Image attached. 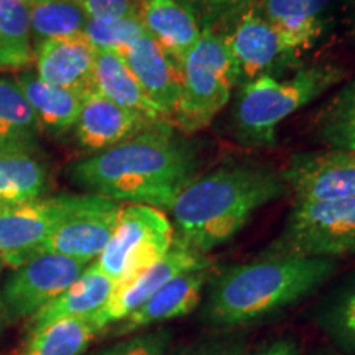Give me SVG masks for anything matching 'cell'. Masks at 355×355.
I'll use <instances>...</instances> for the list:
<instances>
[{"label": "cell", "mask_w": 355, "mask_h": 355, "mask_svg": "<svg viewBox=\"0 0 355 355\" xmlns=\"http://www.w3.org/2000/svg\"><path fill=\"white\" fill-rule=\"evenodd\" d=\"M198 168V152L186 135L162 121L121 145L74 163L69 176L97 196L165 212L196 180Z\"/></svg>", "instance_id": "cell-1"}, {"label": "cell", "mask_w": 355, "mask_h": 355, "mask_svg": "<svg viewBox=\"0 0 355 355\" xmlns=\"http://www.w3.org/2000/svg\"><path fill=\"white\" fill-rule=\"evenodd\" d=\"M282 173L261 165L222 166L196 178L173 204L175 241L201 255L229 242L266 204L285 196Z\"/></svg>", "instance_id": "cell-2"}, {"label": "cell", "mask_w": 355, "mask_h": 355, "mask_svg": "<svg viewBox=\"0 0 355 355\" xmlns=\"http://www.w3.org/2000/svg\"><path fill=\"white\" fill-rule=\"evenodd\" d=\"M336 270L331 259L270 254L227 266L207 285L202 321L217 329L255 322L308 298Z\"/></svg>", "instance_id": "cell-3"}, {"label": "cell", "mask_w": 355, "mask_h": 355, "mask_svg": "<svg viewBox=\"0 0 355 355\" xmlns=\"http://www.w3.org/2000/svg\"><path fill=\"white\" fill-rule=\"evenodd\" d=\"M347 76V69L332 63L301 66L290 78L261 76L239 87L232 110L237 140L248 146H273L277 128L291 114L326 94Z\"/></svg>", "instance_id": "cell-4"}, {"label": "cell", "mask_w": 355, "mask_h": 355, "mask_svg": "<svg viewBox=\"0 0 355 355\" xmlns=\"http://www.w3.org/2000/svg\"><path fill=\"white\" fill-rule=\"evenodd\" d=\"M239 87V69L225 33L202 30L181 64V94L171 123L183 135L206 128Z\"/></svg>", "instance_id": "cell-5"}, {"label": "cell", "mask_w": 355, "mask_h": 355, "mask_svg": "<svg viewBox=\"0 0 355 355\" xmlns=\"http://www.w3.org/2000/svg\"><path fill=\"white\" fill-rule=\"evenodd\" d=\"M263 254L331 260L355 255V198L295 202L282 232Z\"/></svg>", "instance_id": "cell-6"}, {"label": "cell", "mask_w": 355, "mask_h": 355, "mask_svg": "<svg viewBox=\"0 0 355 355\" xmlns=\"http://www.w3.org/2000/svg\"><path fill=\"white\" fill-rule=\"evenodd\" d=\"M175 243V229L163 211L140 204L122 207L112 239L96 260L115 286L165 259Z\"/></svg>", "instance_id": "cell-7"}, {"label": "cell", "mask_w": 355, "mask_h": 355, "mask_svg": "<svg viewBox=\"0 0 355 355\" xmlns=\"http://www.w3.org/2000/svg\"><path fill=\"white\" fill-rule=\"evenodd\" d=\"M89 266L69 257L43 252L15 268L0 290L7 318H32L50 301L61 295L81 277Z\"/></svg>", "instance_id": "cell-8"}, {"label": "cell", "mask_w": 355, "mask_h": 355, "mask_svg": "<svg viewBox=\"0 0 355 355\" xmlns=\"http://www.w3.org/2000/svg\"><path fill=\"white\" fill-rule=\"evenodd\" d=\"M225 38L237 63L239 87L261 76L279 78V74L301 68L300 55L286 46L261 15L259 3L230 26Z\"/></svg>", "instance_id": "cell-9"}, {"label": "cell", "mask_w": 355, "mask_h": 355, "mask_svg": "<svg viewBox=\"0 0 355 355\" xmlns=\"http://www.w3.org/2000/svg\"><path fill=\"white\" fill-rule=\"evenodd\" d=\"M76 198L38 199L8 207L0 214V259L3 265L15 270L43 254L44 243L73 209Z\"/></svg>", "instance_id": "cell-10"}, {"label": "cell", "mask_w": 355, "mask_h": 355, "mask_svg": "<svg viewBox=\"0 0 355 355\" xmlns=\"http://www.w3.org/2000/svg\"><path fill=\"white\" fill-rule=\"evenodd\" d=\"M122 206L97 194L78 196L73 209L44 243L43 252L96 261L112 239Z\"/></svg>", "instance_id": "cell-11"}, {"label": "cell", "mask_w": 355, "mask_h": 355, "mask_svg": "<svg viewBox=\"0 0 355 355\" xmlns=\"http://www.w3.org/2000/svg\"><path fill=\"white\" fill-rule=\"evenodd\" d=\"M209 265H212L209 257L198 254V252L191 250V248L175 241L165 259L137 275L135 278L115 286L107 303L102 306L94 316H91L92 321H94L97 329L104 332L107 327H114L115 324L125 321L130 314L141 308L155 293L162 290L178 275Z\"/></svg>", "instance_id": "cell-12"}, {"label": "cell", "mask_w": 355, "mask_h": 355, "mask_svg": "<svg viewBox=\"0 0 355 355\" xmlns=\"http://www.w3.org/2000/svg\"><path fill=\"white\" fill-rule=\"evenodd\" d=\"M296 202H324L355 198V152L327 150L298 153L282 171Z\"/></svg>", "instance_id": "cell-13"}, {"label": "cell", "mask_w": 355, "mask_h": 355, "mask_svg": "<svg viewBox=\"0 0 355 355\" xmlns=\"http://www.w3.org/2000/svg\"><path fill=\"white\" fill-rule=\"evenodd\" d=\"M212 275V265L178 275L125 321L115 324L112 336H132L146 327L188 316L201 303L202 293L209 285Z\"/></svg>", "instance_id": "cell-14"}, {"label": "cell", "mask_w": 355, "mask_h": 355, "mask_svg": "<svg viewBox=\"0 0 355 355\" xmlns=\"http://www.w3.org/2000/svg\"><path fill=\"white\" fill-rule=\"evenodd\" d=\"M344 0H259L270 21L291 51L311 50L334 25Z\"/></svg>", "instance_id": "cell-15"}, {"label": "cell", "mask_w": 355, "mask_h": 355, "mask_svg": "<svg viewBox=\"0 0 355 355\" xmlns=\"http://www.w3.org/2000/svg\"><path fill=\"white\" fill-rule=\"evenodd\" d=\"M33 60L42 81L83 97L96 91V48L84 35L44 40L35 48Z\"/></svg>", "instance_id": "cell-16"}, {"label": "cell", "mask_w": 355, "mask_h": 355, "mask_svg": "<svg viewBox=\"0 0 355 355\" xmlns=\"http://www.w3.org/2000/svg\"><path fill=\"white\" fill-rule=\"evenodd\" d=\"M144 92L168 122L175 117L181 94V68L148 35L119 53Z\"/></svg>", "instance_id": "cell-17"}, {"label": "cell", "mask_w": 355, "mask_h": 355, "mask_svg": "<svg viewBox=\"0 0 355 355\" xmlns=\"http://www.w3.org/2000/svg\"><path fill=\"white\" fill-rule=\"evenodd\" d=\"M153 123L157 122L123 109L94 91L84 97L74 130L79 144L99 153L130 140Z\"/></svg>", "instance_id": "cell-18"}, {"label": "cell", "mask_w": 355, "mask_h": 355, "mask_svg": "<svg viewBox=\"0 0 355 355\" xmlns=\"http://www.w3.org/2000/svg\"><path fill=\"white\" fill-rule=\"evenodd\" d=\"M139 17L146 35L181 68L202 32L193 12L180 0H140Z\"/></svg>", "instance_id": "cell-19"}, {"label": "cell", "mask_w": 355, "mask_h": 355, "mask_svg": "<svg viewBox=\"0 0 355 355\" xmlns=\"http://www.w3.org/2000/svg\"><path fill=\"white\" fill-rule=\"evenodd\" d=\"M114 290L115 283L110 282L97 268L96 261H92L68 290L58 295L55 300L50 301L44 308L30 318V336L37 334L44 327L51 326L58 321L94 316L97 311L107 303Z\"/></svg>", "instance_id": "cell-20"}, {"label": "cell", "mask_w": 355, "mask_h": 355, "mask_svg": "<svg viewBox=\"0 0 355 355\" xmlns=\"http://www.w3.org/2000/svg\"><path fill=\"white\" fill-rule=\"evenodd\" d=\"M15 83L37 115L40 130L61 135L76 125L84 101L81 94L51 86L30 71L20 73Z\"/></svg>", "instance_id": "cell-21"}, {"label": "cell", "mask_w": 355, "mask_h": 355, "mask_svg": "<svg viewBox=\"0 0 355 355\" xmlns=\"http://www.w3.org/2000/svg\"><path fill=\"white\" fill-rule=\"evenodd\" d=\"M96 91L123 109L132 110L153 122L165 121L159 110L146 97L144 89L119 53L96 50ZM168 122V121H166Z\"/></svg>", "instance_id": "cell-22"}, {"label": "cell", "mask_w": 355, "mask_h": 355, "mask_svg": "<svg viewBox=\"0 0 355 355\" xmlns=\"http://www.w3.org/2000/svg\"><path fill=\"white\" fill-rule=\"evenodd\" d=\"M46 183V168L30 148L0 150V202L15 207L38 201Z\"/></svg>", "instance_id": "cell-23"}, {"label": "cell", "mask_w": 355, "mask_h": 355, "mask_svg": "<svg viewBox=\"0 0 355 355\" xmlns=\"http://www.w3.org/2000/svg\"><path fill=\"white\" fill-rule=\"evenodd\" d=\"M314 322L343 352L355 355V273L319 303Z\"/></svg>", "instance_id": "cell-24"}, {"label": "cell", "mask_w": 355, "mask_h": 355, "mask_svg": "<svg viewBox=\"0 0 355 355\" xmlns=\"http://www.w3.org/2000/svg\"><path fill=\"white\" fill-rule=\"evenodd\" d=\"M33 61L30 6L0 0V71H21Z\"/></svg>", "instance_id": "cell-25"}, {"label": "cell", "mask_w": 355, "mask_h": 355, "mask_svg": "<svg viewBox=\"0 0 355 355\" xmlns=\"http://www.w3.org/2000/svg\"><path fill=\"white\" fill-rule=\"evenodd\" d=\"M40 132L37 115L19 84L0 78V150L32 148Z\"/></svg>", "instance_id": "cell-26"}, {"label": "cell", "mask_w": 355, "mask_h": 355, "mask_svg": "<svg viewBox=\"0 0 355 355\" xmlns=\"http://www.w3.org/2000/svg\"><path fill=\"white\" fill-rule=\"evenodd\" d=\"M316 139L329 150L355 152V79L324 104L316 121Z\"/></svg>", "instance_id": "cell-27"}, {"label": "cell", "mask_w": 355, "mask_h": 355, "mask_svg": "<svg viewBox=\"0 0 355 355\" xmlns=\"http://www.w3.org/2000/svg\"><path fill=\"white\" fill-rule=\"evenodd\" d=\"M97 334L91 316L64 319L30 336L20 355H83Z\"/></svg>", "instance_id": "cell-28"}, {"label": "cell", "mask_w": 355, "mask_h": 355, "mask_svg": "<svg viewBox=\"0 0 355 355\" xmlns=\"http://www.w3.org/2000/svg\"><path fill=\"white\" fill-rule=\"evenodd\" d=\"M89 15L76 0H42L30 6V28L35 42L84 35Z\"/></svg>", "instance_id": "cell-29"}, {"label": "cell", "mask_w": 355, "mask_h": 355, "mask_svg": "<svg viewBox=\"0 0 355 355\" xmlns=\"http://www.w3.org/2000/svg\"><path fill=\"white\" fill-rule=\"evenodd\" d=\"M146 35L139 15L119 17V19H89L84 37L96 50L121 53Z\"/></svg>", "instance_id": "cell-30"}, {"label": "cell", "mask_w": 355, "mask_h": 355, "mask_svg": "<svg viewBox=\"0 0 355 355\" xmlns=\"http://www.w3.org/2000/svg\"><path fill=\"white\" fill-rule=\"evenodd\" d=\"M196 17L201 30L225 33L259 0H180Z\"/></svg>", "instance_id": "cell-31"}, {"label": "cell", "mask_w": 355, "mask_h": 355, "mask_svg": "<svg viewBox=\"0 0 355 355\" xmlns=\"http://www.w3.org/2000/svg\"><path fill=\"white\" fill-rule=\"evenodd\" d=\"M171 343L168 329L145 331L104 347L91 355H166Z\"/></svg>", "instance_id": "cell-32"}, {"label": "cell", "mask_w": 355, "mask_h": 355, "mask_svg": "<svg viewBox=\"0 0 355 355\" xmlns=\"http://www.w3.org/2000/svg\"><path fill=\"white\" fill-rule=\"evenodd\" d=\"M89 19H119L139 15L140 0H79Z\"/></svg>", "instance_id": "cell-33"}, {"label": "cell", "mask_w": 355, "mask_h": 355, "mask_svg": "<svg viewBox=\"0 0 355 355\" xmlns=\"http://www.w3.org/2000/svg\"><path fill=\"white\" fill-rule=\"evenodd\" d=\"M242 340L241 339H209L194 343L188 347L178 350L173 355H242Z\"/></svg>", "instance_id": "cell-34"}, {"label": "cell", "mask_w": 355, "mask_h": 355, "mask_svg": "<svg viewBox=\"0 0 355 355\" xmlns=\"http://www.w3.org/2000/svg\"><path fill=\"white\" fill-rule=\"evenodd\" d=\"M257 355H300V345L293 337H279L265 345Z\"/></svg>", "instance_id": "cell-35"}, {"label": "cell", "mask_w": 355, "mask_h": 355, "mask_svg": "<svg viewBox=\"0 0 355 355\" xmlns=\"http://www.w3.org/2000/svg\"><path fill=\"white\" fill-rule=\"evenodd\" d=\"M2 270H3V261H2V259H0V273H2ZM6 316H7V314H6V308H3L2 295H0V319L6 318Z\"/></svg>", "instance_id": "cell-36"}, {"label": "cell", "mask_w": 355, "mask_h": 355, "mask_svg": "<svg viewBox=\"0 0 355 355\" xmlns=\"http://www.w3.org/2000/svg\"><path fill=\"white\" fill-rule=\"evenodd\" d=\"M8 209V207L6 206V204H2L0 202V214H3V212H6Z\"/></svg>", "instance_id": "cell-37"}, {"label": "cell", "mask_w": 355, "mask_h": 355, "mask_svg": "<svg viewBox=\"0 0 355 355\" xmlns=\"http://www.w3.org/2000/svg\"><path fill=\"white\" fill-rule=\"evenodd\" d=\"M26 3H28V6H33V3H37V2H42V0H25Z\"/></svg>", "instance_id": "cell-38"}, {"label": "cell", "mask_w": 355, "mask_h": 355, "mask_svg": "<svg viewBox=\"0 0 355 355\" xmlns=\"http://www.w3.org/2000/svg\"><path fill=\"white\" fill-rule=\"evenodd\" d=\"M76 2H79V0H76Z\"/></svg>", "instance_id": "cell-39"}]
</instances>
